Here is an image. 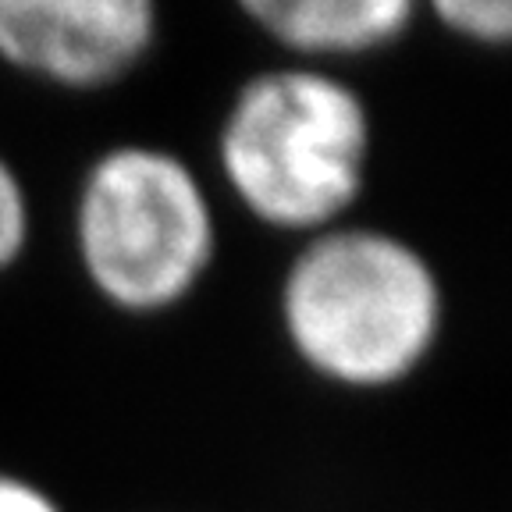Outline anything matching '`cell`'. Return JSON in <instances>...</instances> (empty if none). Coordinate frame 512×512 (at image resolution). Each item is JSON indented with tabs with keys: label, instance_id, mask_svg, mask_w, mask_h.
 <instances>
[{
	"label": "cell",
	"instance_id": "6da1fadb",
	"mask_svg": "<svg viewBox=\"0 0 512 512\" xmlns=\"http://www.w3.org/2000/svg\"><path fill=\"white\" fill-rule=\"evenodd\" d=\"M445 285L424 249L381 224L342 221L299 239L278 285L288 349L342 392H392L445 331Z\"/></svg>",
	"mask_w": 512,
	"mask_h": 512
},
{
	"label": "cell",
	"instance_id": "277c9868",
	"mask_svg": "<svg viewBox=\"0 0 512 512\" xmlns=\"http://www.w3.org/2000/svg\"><path fill=\"white\" fill-rule=\"evenodd\" d=\"M160 0H0V64L68 93L114 89L153 57Z\"/></svg>",
	"mask_w": 512,
	"mask_h": 512
},
{
	"label": "cell",
	"instance_id": "3957f363",
	"mask_svg": "<svg viewBox=\"0 0 512 512\" xmlns=\"http://www.w3.org/2000/svg\"><path fill=\"white\" fill-rule=\"evenodd\" d=\"M72 246L100 303L125 317H160L210 278L221 246L217 210L182 153L125 139L82 168Z\"/></svg>",
	"mask_w": 512,
	"mask_h": 512
},
{
	"label": "cell",
	"instance_id": "ba28073f",
	"mask_svg": "<svg viewBox=\"0 0 512 512\" xmlns=\"http://www.w3.org/2000/svg\"><path fill=\"white\" fill-rule=\"evenodd\" d=\"M0 512H68L54 491L22 473L0 470Z\"/></svg>",
	"mask_w": 512,
	"mask_h": 512
},
{
	"label": "cell",
	"instance_id": "7a4b0ae2",
	"mask_svg": "<svg viewBox=\"0 0 512 512\" xmlns=\"http://www.w3.org/2000/svg\"><path fill=\"white\" fill-rule=\"evenodd\" d=\"M374 111L335 68L274 64L239 82L214 136L221 182L271 232L310 235L349 221L374 168Z\"/></svg>",
	"mask_w": 512,
	"mask_h": 512
},
{
	"label": "cell",
	"instance_id": "52a82bcc",
	"mask_svg": "<svg viewBox=\"0 0 512 512\" xmlns=\"http://www.w3.org/2000/svg\"><path fill=\"white\" fill-rule=\"evenodd\" d=\"M32 196L22 171L11 164V157L0 150V278L18 267L32 242Z\"/></svg>",
	"mask_w": 512,
	"mask_h": 512
},
{
	"label": "cell",
	"instance_id": "5b68a950",
	"mask_svg": "<svg viewBox=\"0 0 512 512\" xmlns=\"http://www.w3.org/2000/svg\"><path fill=\"white\" fill-rule=\"evenodd\" d=\"M260 36L299 64L331 68L384 54L413 32L420 0H232Z\"/></svg>",
	"mask_w": 512,
	"mask_h": 512
},
{
	"label": "cell",
	"instance_id": "8992f818",
	"mask_svg": "<svg viewBox=\"0 0 512 512\" xmlns=\"http://www.w3.org/2000/svg\"><path fill=\"white\" fill-rule=\"evenodd\" d=\"M420 11L470 47L498 50L512 36V0H420Z\"/></svg>",
	"mask_w": 512,
	"mask_h": 512
}]
</instances>
